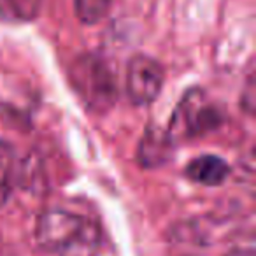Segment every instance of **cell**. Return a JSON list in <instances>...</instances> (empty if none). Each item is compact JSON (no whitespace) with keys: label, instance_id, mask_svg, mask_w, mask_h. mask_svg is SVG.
<instances>
[{"label":"cell","instance_id":"1","mask_svg":"<svg viewBox=\"0 0 256 256\" xmlns=\"http://www.w3.org/2000/svg\"><path fill=\"white\" fill-rule=\"evenodd\" d=\"M37 242L56 256H96L98 228L88 218L65 209H51L39 218Z\"/></svg>","mask_w":256,"mask_h":256},{"label":"cell","instance_id":"2","mask_svg":"<svg viewBox=\"0 0 256 256\" xmlns=\"http://www.w3.org/2000/svg\"><path fill=\"white\" fill-rule=\"evenodd\" d=\"M221 116L216 107L206 98L202 92L193 90L182 98L178 110L172 116L168 136L172 139H188L209 132L220 123Z\"/></svg>","mask_w":256,"mask_h":256},{"label":"cell","instance_id":"3","mask_svg":"<svg viewBox=\"0 0 256 256\" xmlns=\"http://www.w3.org/2000/svg\"><path fill=\"white\" fill-rule=\"evenodd\" d=\"M164 84V68L154 58L137 54L130 60L126 72V92L136 106H150Z\"/></svg>","mask_w":256,"mask_h":256},{"label":"cell","instance_id":"4","mask_svg":"<svg viewBox=\"0 0 256 256\" xmlns=\"http://www.w3.org/2000/svg\"><path fill=\"white\" fill-rule=\"evenodd\" d=\"M76 84L90 106L102 109L114 100V81L100 60L86 58L76 68Z\"/></svg>","mask_w":256,"mask_h":256},{"label":"cell","instance_id":"5","mask_svg":"<svg viewBox=\"0 0 256 256\" xmlns=\"http://www.w3.org/2000/svg\"><path fill=\"white\" fill-rule=\"evenodd\" d=\"M230 174L228 164L220 156L214 154H204L192 162L186 167V176L192 181L204 186H218L224 181Z\"/></svg>","mask_w":256,"mask_h":256},{"label":"cell","instance_id":"6","mask_svg":"<svg viewBox=\"0 0 256 256\" xmlns=\"http://www.w3.org/2000/svg\"><path fill=\"white\" fill-rule=\"evenodd\" d=\"M42 0H0V20L9 23H25L37 18Z\"/></svg>","mask_w":256,"mask_h":256},{"label":"cell","instance_id":"7","mask_svg":"<svg viewBox=\"0 0 256 256\" xmlns=\"http://www.w3.org/2000/svg\"><path fill=\"white\" fill-rule=\"evenodd\" d=\"M16 182V154L9 144L0 142V206L11 196Z\"/></svg>","mask_w":256,"mask_h":256},{"label":"cell","instance_id":"8","mask_svg":"<svg viewBox=\"0 0 256 256\" xmlns=\"http://www.w3.org/2000/svg\"><path fill=\"white\" fill-rule=\"evenodd\" d=\"M112 0H76V12L86 25H95L109 12Z\"/></svg>","mask_w":256,"mask_h":256},{"label":"cell","instance_id":"9","mask_svg":"<svg viewBox=\"0 0 256 256\" xmlns=\"http://www.w3.org/2000/svg\"><path fill=\"white\" fill-rule=\"evenodd\" d=\"M228 256H254V252H252V249H237Z\"/></svg>","mask_w":256,"mask_h":256}]
</instances>
